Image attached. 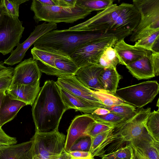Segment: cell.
<instances>
[{"mask_svg": "<svg viewBox=\"0 0 159 159\" xmlns=\"http://www.w3.org/2000/svg\"><path fill=\"white\" fill-rule=\"evenodd\" d=\"M67 110L56 82L45 81L32 109L35 132H48L58 127L63 114Z\"/></svg>", "mask_w": 159, "mask_h": 159, "instance_id": "cell-1", "label": "cell"}, {"mask_svg": "<svg viewBox=\"0 0 159 159\" xmlns=\"http://www.w3.org/2000/svg\"><path fill=\"white\" fill-rule=\"evenodd\" d=\"M111 35L95 31H69L63 30L51 31L37 40L34 47L58 51L70 56L79 48L89 43Z\"/></svg>", "mask_w": 159, "mask_h": 159, "instance_id": "cell-2", "label": "cell"}, {"mask_svg": "<svg viewBox=\"0 0 159 159\" xmlns=\"http://www.w3.org/2000/svg\"><path fill=\"white\" fill-rule=\"evenodd\" d=\"M30 9L34 13L33 18L38 23L44 21L55 23H73L86 17L92 11L76 3L74 7L58 6H45L37 0L32 1Z\"/></svg>", "mask_w": 159, "mask_h": 159, "instance_id": "cell-3", "label": "cell"}, {"mask_svg": "<svg viewBox=\"0 0 159 159\" xmlns=\"http://www.w3.org/2000/svg\"><path fill=\"white\" fill-rule=\"evenodd\" d=\"M151 110L150 107L138 109L132 117L115 125L112 129L117 134V136L105 150V154L107 151L106 154L115 151L123 146L126 143L127 144H129L142 135L146 129L144 122Z\"/></svg>", "mask_w": 159, "mask_h": 159, "instance_id": "cell-4", "label": "cell"}, {"mask_svg": "<svg viewBox=\"0 0 159 159\" xmlns=\"http://www.w3.org/2000/svg\"><path fill=\"white\" fill-rule=\"evenodd\" d=\"M133 4L140 15L139 24L130 38L132 42L159 30V0H133Z\"/></svg>", "mask_w": 159, "mask_h": 159, "instance_id": "cell-5", "label": "cell"}, {"mask_svg": "<svg viewBox=\"0 0 159 159\" xmlns=\"http://www.w3.org/2000/svg\"><path fill=\"white\" fill-rule=\"evenodd\" d=\"M66 136L58 127L48 132H35L32 140L33 156L45 159H56L64 149Z\"/></svg>", "mask_w": 159, "mask_h": 159, "instance_id": "cell-6", "label": "cell"}, {"mask_svg": "<svg viewBox=\"0 0 159 159\" xmlns=\"http://www.w3.org/2000/svg\"><path fill=\"white\" fill-rule=\"evenodd\" d=\"M125 4V3H122L117 5L113 4L85 21L66 30L69 31L98 32L113 36L112 34L113 28Z\"/></svg>", "mask_w": 159, "mask_h": 159, "instance_id": "cell-7", "label": "cell"}, {"mask_svg": "<svg viewBox=\"0 0 159 159\" xmlns=\"http://www.w3.org/2000/svg\"><path fill=\"white\" fill-rule=\"evenodd\" d=\"M159 90L157 81H148L117 89L115 95L125 102L141 108L151 102Z\"/></svg>", "mask_w": 159, "mask_h": 159, "instance_id": "cell-8", "label": "cell"}, {"mask_svg": "<svg viewBox=\"0 0 159 159\" xmlns=\"http://www.w3.org/2000/svg\"><path fill=\"white\" fill-rule=\"evenodd\" d=\"M25 29L18 18L9 15L0 6V53L11 52L20 43Z\"/></svg>", "mask_w": 159, "mask_h": 159, "instance_id": "cell-9", "label": "cell"}, {"mask_svg": "<svg viewBox=\"0 0 159 159\" xmlns=\"http://www.w3.org/2000/svg\"><path fill=\"white\" fill-rule=\"evenodd\" d=\"M115 37L102 38L82 46L70 56L79 68L98 65L99 58L107 47H114L117 42Z\"/></svg>", "mask_w": 159, "mask_h": 159, "instance_id": "cell-10", "label": "cell"}, {"mask_svg": "<svg viewBox=\"0 0 159 159\" xmlns=\"http://www.w3.org/2000/svg\"><path fill=\"white\" fill-rule=\"evenodd\" d=\"M41 72L37 60L33 57L25 59L14 68L11 85H35L39 83Z\"/></svg>", "mask_w": 159, "mask_h": 159, "instance_id": "cell-11", "label": "cell"}, {"mask_svg": "<svg viewBox=\"0 0 159 159\" xmlns=\"http://www.w3.org/2000/svg\"><path fill=\"white\" fill-rule=\"evenodd\" d=\"M31 52L33 58L37 61L38 66L41 72L48 75L58 77L60 76L56 69L55 60L57 58L71 57L70 56L58 51L34 47L31 49Z\"/></svg>", "mask_w": 159, "mask_h": 159, "instance_id": "cell-12", "label": "cell"}, {"mask_svg": "<svg viewBox=\"0 0 159 159\" xmlns=\"http://www.w3.org/2000/svg\"><path fill=\"white\" fill-rule=\"evenodd\" d=\"M56 83L60 87L96 106L106 107L94 96L93 90L84 86L75 75L58 77Z\"/></svg>", "mask_w": 159, "mask_h": 159, "instance_id": "cell-13", "label": "cell"}, {"mask_svg": "<svg viewBox=\"0 0 159 159\" xmlns=\"http://www.w3.org/2000/svg\"><path fill=\"white\" fill-rule=\"evenodd\" d=\"M96 122L90 114H84L76 116L67 130L64 149L67 152L79 138L88 136L91 127Z\"/></svg>", "mask_w": 159, "mask_h": 159, "instance_id": "cell-14", "label": "cell"}, {"mask_svg": "<svg viewBox=\"0 0 159 159\" xmlns=\"http://www.w3.org/2000/svg\"><path fill=\"white\" fill-rule=\"evenodd\" d=\"M113 48L119 64L125 66L142 58L148 51L140 47L128 44L124 39L117 41Z\"/></svg>", "mask_w": 159, "mask_h": 159, "instance_id": "cell-15", "label": "cell"}, {"mask_svg": "<svg viewBox=\"0 0 159 159\" xmlns=\"http://www.w3.org/2000/svg\"><path fill=\"white\" fill-rule=\"evenodd\" d=\"M129 144L147 159H159V141L154 139L146 129L142 135Z\"/></svg>", "mask_w": 159, "mask_h": 159, "instance_id": "cell-16", "label": "cell"}, {"mask_svg": "<svg viewBox=\"0 0 159 159\" xmlns=\"http://www.w3.org/2000/svg\"><path fill=\"white\" fill-rule=\"evenodd\" d=\"M126 66L129 71L138 80H146L155 76L152 63V52Z\"/></svg>", "mask_w": 159, "mask_h": 159, "instance_id": "cell-17", "label": "cell"}, {"mask_svg": "<svg viewBox=\"0 0 159 159\" xmlns=\"http://www.w3.org/2000/svg\"><path fill=\"white\" fill-rule=\"evenodd\" d=\"M39 84L34 85H11L6 93L13 99L32 106L41 89Z\"/></svg>", "mask_w": 159, "mask_h": 159, "instance_id": "cell-18", "label": "cell"}, {"mask_svg": "<svg viewBox=\"0 0 159 159\" xmlns=\"http://www.w3.org/2000/svg\"><path fill=\"white\" fill-rule=\"evenodd\" d=\"M104 68L98 65L80 68L75 76L84 86L94 90H103L100 84L99 77Z\"/></svg>", "mask_w": 159, "mask_h": 159, "instance_id": "cell-19", "label": "cell"}, {"mask_svg": "<svg viewBox=\"0 0 159 159\" xmlns=\"http://www.w3.org/2000/svg\"><path fill=\"white\" fill-rule=\"evenodd\" d=\"M32 140L0 147V159H33Z\"/></svg>", "mask_w": 159, "mask_h": 159, "instance_id": "cell-20", "label": "cell"}, {"mask_svg": "<svg viewBox=\"0 0 159 159\" xmlns=\"http://www.w3.org/2000/svg\"><path fill=\"white\" fill-rule=\"evenodd\" d=\"M27 105L21 101L12 98L6 93L0 107V125H4L12 120L23 107Z\"/></svg>", "mask_w": 159, "mask_h": 159, "instance_id": "cell-21", "label": "cell"}, {"mask_svg": "<svg viewBox=\"0 0 159 159\" xmlns=\"http://www.w3.org/2000/svg\"><path fill=\"white\" fill-rule=\"evenodd\" d=\"M59 87L62 100L68 109H74L85 114H91L95 109L100 107Z\"/></svg>", "mask_w": 159, "mask_h": 159, "instance_id": "cell-22", "label": "cell"}, {"mask_svg": "<svg viewBox=\"0 0 159 159\" xmlns=\"http://www.w3.org/2000/svg\"><path fill=\"white\" fill-rule=\"evenodd\" d=\"M112 129L91 138L92 142L89 152L93 157H102L105 154V148L111 143L117 137Z\"/></svg>", "mask_w": 159, "mask_h": 159, "instance_id": "cell-23", "label": "cell"}, {"mask_svg": "<svg viewBox=\"0 0 159 159\" xmlns=\"http://www.w3.org/2000/svg\"><path fill=\"white\" fill-rule=\"evenodd\" d=\"M121 78L116 68H108L104 69L99 76V80L103 90L115 95Z\"/></svg>", "mask_w": 159, "mask_h": 159, "instance_id": "cell-24", "label": "cell"}, {"mask_svg": "<svg viewBox=\"0 0 159 159\" xmlns=\"http://www.w3.org/2000/svg\"><path fill=\"white\" fill-rule=\"evenodd\" d=\"M56 69L60 76L75 75L79 69L71 57L57 58L55 61Z\"/></svg>", "mask_w": 159, "mask_h": 159, "instance_id": "cell-25", "label": "cell"}, {"mask_svg": "<svg viewBox=\"0 0 159 159\" xmlns=\"http://www.w3.org/2000/svg\"><path fill=\"white\" fill-rule=\"evenodd\" d=\"M118 64L119 60L113 47H107L99 58L98 65L106 69L116 68Z\"/></svg>", "mask_w": 159, "mask_h": 159, "instance_id": "cell-26", "label": "cell"}, {"mask_svg": "<svg viewBox=\"0 0 159 159\" xmlns=\"http://www.w3.org/2000/svg\"><path fill=\"white\" fill-rule=\"evenodd\" d=\"M145 129L155 140L159 141V110L150 112L144 122Z\"/></svg>", "mask_w": 159, "mask_h": 159, "instance_id": "cell-27", "label": "cell"}, {"mask_svg": "<svg viewBox=\"0 0 159 159\" xmlns=\"http://www.w3.org/2000/svg\"><path fill=\"white\" fill-rule=\"evenodd\" d=\"M93 93L94 96L106 107H112L125 103L117 96L103 90H93Z\"/></svg>", "mask_w": 159, "mask_h": 159, "instance_id": "cell-28", "label": "cell"}, {"mask_svg": "<svg viewBox=\"0 0 159 159\" xmlns=\"http://www.w3.org/2000/svg\"><path fill=\"white\" fill-rule=\"evenodd\" d=\"M113 0H77L76 3L92 12L102 11L113 4Z\"/></svg>", "mask_w": 159, "mask_h": 159, "instance_id": "cell-29", "label": "cell"}, {"mask_svg": "<svg viewBox=\"0 0 159 159\" xmlns=\"http://www.w3.org/2000/svg\"><path fill=\"white\" fill-rule=\"evenodd\" d=\"M105 108L123 117L126 120L133 116L137 112L134 107L125 103L112 107H105Z\"/></svg>", "mask_w": 159, "mask_h": 159, "instance_id": "cell-30", "label": "cell"}, {"mask_svg": "<svg viewBox=\"0 0 159 159\" xmlns=\"http://www.w3.org/2000/svg\"><path fill=\"white\" fill-rule=\"evenodd\" d=\"M133 149L130 144L126 145L115 151L104 154L102 159H131Z\"/></svg>", "mask_w": 159, "mask_h": 159, "instance_id": "cell-31", "label": "cell"}, {"mask_svg": "<svg viewBox=\"0 0 159 159\" xmlns=\"http://www.w3.org/2000/svg\"><path fill=\"white\" fill-rule=\"evenodd\" d=\"M90 115L96 121L113 126L126 120L123 117L111 111L103 115Z\"/></svg>", "mask_w": 159, "mask_h": 159, "instance_id": "cell-32", "label": "cell"}, {"mask_svg": "<svg viewBox=\"0 0 159 159\" xmlns=\"http://www.w3.org/2000/svg\"><path fill=\"white\" fill-rule=\"evenodd\" d=\"M28 1V0H1L0 1V6L12 17L18 18L20 5Z\"/></svg>", "mask_w": 159, "mask_h": 159, "instance_id": "cell-33", "label": "cell"}, {"mask_svg": "<svg viewBox=\"0 0 159 159\" xmlns=\"http://www.w3.org/2000/svg\"><path fill=\"white\" fill-rule=\"evenodd\" d=\"M159 39V30H157L135 42L134 46H139L146 50L152 51L153 46Z\"/></svg>", "mask_w": 159, "mask_h": 159, "instance_id": "cell-34", "label": "cell"}, {"mask_svg": "<svg viewBox=\"0 0 159 159\" xmlns=\"http://www.w3.org/2000/svg\"><path fill=\"white\" fill-rule=\"evenodd\" d=\"M92 142L91 138L85 136L78 138L70 148L69 151L89 152Z\"/></svg>", "mask_w": 159, "mask_h": 159, "instance_id": "cell-35", "label": "cell"}, {"mask_svg": "<svg viewBox=\"0 0 159 159\" xmlns=\"http://www.w3.org/2000/svg\"><path fill=\"white\" fill-rule=\"evenodd\" d=\"M114 127L96 121L91 127L88 135L93 138L101 133L111 129Z\"/></svg>", "mask_w": 159, "mask_h": 159, "instance_id": "cell-36", "label": "cell"}, {"mask_svg": "<svg viewBox=\"0 0 159 159\" xmlns=\"http://www.w3.org/2000/svg\"><path fill=\"white\" fill-rule=\"evenodd\" d=\"M67 152L70 159H94L90 152L75 151Z\"/></svg>", "mask_w": 159, "mask_h": 159, "instance_id": "cell-37", "label": "cell"}, {"mask_svg": "<svg viewBox=\"0 0 159 159\" xmlns=\"http://www.w3.org/2000/svg\"><path fill=\"white\" fill-rule=\"evenodd\" d=\"M17 142L15 138L8 136L2 128L0 129V147L5 145H13Z\"/></svg>", "mask_w": 159, "mask_h": 159, "instance_id": "cell-38", "label": "cell"}, {"mask_svg": "<svg viewBox=\"0 0 159 159\" xmlns=\"http://www.w3.org/2000/svg\"><path fill=\"white\" fill-rule=\"evenodd\" d=\"M13 75H10L0 77V91H7L11 86Z\"/></svg>", "mask_w": 159, "mask_h": 159, "instance_id": "cell-39", "label": "cell"}, {"mask_svg": "<svg viewBox=\"0 0 159 159\" xmlns=\"http://www.w3.org/2000/svg\"><path fill=\"white\" fill-rule=\"evenodd\" d=\"M56 6L68 7H74L76 4L77 0H53Z\"/></svg>", "mask_w": 159, "mask_h": 159, "instance_id": "cell-40", "label": "cell"}, {"mask_svg": "<svg viewBox=\"0 0 159 159\" xmlns=\"http://www.w3.org/2000/svg\"><path fill=\"white\" fill-rule=\"evenodd\" d=\"M152 60L155 76H158L159 75V52H152Z\"/></svg>", "mask_w": 159, "mask_h": 159, "instance_id": "cell-41", "label": "cell"}, {"mask_svg": "<svg viewBox=\"0 0 159 159\" xmlns=\"http://www.w3.org/2000/svg\"><path fill=\"white\" fill-rule=\"evenodd\" d=\"M110 111L104 107H100L95 109L91 114L97 115H103L108 114Z\"/></svg>", "mask_w": 159, "mask_h": 159, "instance_id": "cell-42", "label": "cell"}, {"mask_svg": "<svg viewBox=\"0 0 159 159\" xmlns=\"http://www.w3.org/2000/svg\"><path fill=\"white\" fill-rule=\"evenodd\" d=\"M38 1L41 4L45 6L55 5L53 0H38Z\"/></svg>", "mask_w": 159, "mask_h": 159, "instance_id": "cell-43", "label": "cell"}, {"mask_svg": "<svg viewBox=\"0 0 159 159\" xmlns=\"http://www.w3.org/2000/svg\"><path fill=\"white\" fill-rule=\"evenodd\" d=\"M56 159H70L67 152L64 149Z\"/></svg>", "mask_w": 159, "mask_h": 159, "instance_id": "cell-44", "label": "cell"}, {"mask_svg": "<svg viewBox=\"0 0 159 159\" xmlns=\"http://www.w3.org/2000/svg\"><path fill=\"white\" fill-rule=\"evenodd\" d=\"M6 91L1 90L0 91V107L2 101V100L6 94ZM1 127L0 125V129Z\"/></svg>", "mask_w": 159, "mask_h": 159, "instance_id": "cell-45", "label": "cell"}, {"mask_svg": "<svg viewBox=\"0 0 159 159\" xmlns=\"http://www.w3.org/2000/svg\"><path fill=\"white\" fill-rule=\"evenodd\" d=\"M133 149L134 150L136 153L138 155V157L140 159H147L146 158H145L142 154H141L138 151L134 149V148H133Z\"/></svg>", "mask_w": 159, "mask_h": 159, "instance_id": "cell-46", "label": "cell"}, {"mask_svg": "<svg viewBox=\"0 0 159 159\" xmlns=\"http://www.w3.org/2000/svg\"><path fill=\"white\" fill-rule=\"evenodd\" d=\"M131 159H140L133 149V156Z\"/></svg>", "mask_w": 159, "mask_h": 159, "instance_id": "cell-47", "label": "cell"}, {"mask_svg": "<svg viewBox=\"0 0 159 159\" xmlns=\"http://www.w3.org/2000/svg\"><path fill=\"white\" fill-rule=\"evenodd\" d=\"M6 67L4 65V63L2 61H0V71L5 68Z\"/></svg>", "mask_w": 159, "mask_h": 159, "instance_id": "cell-48", "label": "cell"}, {"mask_svg": "<svg viewBox=\"0 0 159 159\" xmlns=\"http://www.w3.org/2000/svg\"><path fill=\"white\" fill-rule=\"evenodd\" d=\"M33 159H45L41 157L37 156H34L33 157Z\"/></svg>", "mask_w": 159, "mask_h": 159, "instance_id": "cell-49", "label": "cell"}, {"mask_svg": "<svg viewBox=\"0 0 159 159\" xmlns=\"http://www.w3.org/2000/svg\"><path fill=\"white\" fill-rule=\"evenodd\" d=\"M157 106L158 107H159V99H158V100H157Z\"/></svg>", "mask_w": 159, "mask_h": 159, "instance_id": "cell-50", "label": "cell"}, {"mask_svg": "<svg viewBox=\"0 0 159 159\" xmlns=\"http://www.w3.org/2000/svg\"></svg>", "mask_w": 159, "mask_h": 159, "instance_id": "cell-51", "label": "cell"}]
</instances>
